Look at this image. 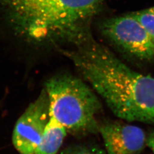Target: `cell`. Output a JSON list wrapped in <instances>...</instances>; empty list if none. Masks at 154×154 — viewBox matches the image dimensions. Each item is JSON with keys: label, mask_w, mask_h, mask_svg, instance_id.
<instances>
[{"label": "cell", "mask_w": 154, "mask_h": 154, "mask_svg": "<svg viewBox=\"0 0 154 154\" xmlns=\"http://www.w3.org/2000/svg\"><path fill=\"white\" fill-rule=\"evenodd\" d=\"M68 40L75 47L63 53L116 117L154 125V77L134 70L85 30Z\"/></svg>", "instance_id": "6da1fadb"}, {"label": "cell", "mask_w": 154, "mask_h": 154, "mask_svg": "<svg viewBox=\"0 0 154 154\" xmlns=\"http://www.w3.org/2000/svg\"><path fill=\"white\" fill-rule=\"evenodd\" d=\"M45 90L50 117L75 135L98 132L97 116L102 109L98 94L83 79L68 73L50 78Z\"/></svg>", "instance_id": "7a4b0ae2"}, {"label": "cell", "mask_w": 154, "mask_h": 154, "mask_svg": "<svg viewBox=\"0 0 154 154\" xmlns=\"http://www.w3.org/2000/svg\"><path fill=\"white\" fill-rule=\"evenodd\" d=\"M103 0H49L33 26L31 43L66 39L79 29V23L91 16Z\"/></svg>", "instance_id": "3957f363"}, {"label": "cell", "mask_w": 154, "mask_h": 154, "mask_svg": "<svg viewBox=\"0 0 154 154\" xmlns=\"http://www.w3.org/2000/svg\"><path fill=\"white\" fill-rule=\"evenodd\" d=\"M103 35L129 55L143 61L154 59V40L134 14L106 20L100 26Z\"/></svg>", "instance_id": "277c9868"}, {"label": "cell", "mask_w": 154, "mask_h": 154, "mask_svg": "<svg viewBox=\"0 0 154 154\" xmlns=\"http://www.w3.org/2000/svg\"><path fill=\"white\" fill-rule=\"evenodd\" d=\"M49 103L44 89L28 106L14 127L12 140L20 154H34L49 120Z\"/></svg>", "instance_id": "5b68a950"}, {"label": "cell", "mask_w": 154, "mask_h": 154, "mask_svg": "<svg viewBox=\"0 0 154 154\" xmlns=\"http://www.w3.org/2000/svg\"><path fill=\"white\" fill-rule=\"evenodd\" d=\"M106 154H139L146 146L147 137L140 127L120 121L99 125Z\"/></svg>", "instance_id": "8992f818"}, {"label": "cell", "mask_w": 154, "mask_h": 154, "mask_svg": "<svg viewBox=\"0 0 154 154\" xmlns=\"http://www.w3.org/2000/svg\"><path fill=\"white\" fill-rule=\"evenodd\" d=\"M66 134V128L50 117L34 154H57Z\"/></svg>", "instance_id": "52a82bcc"}, {"label": "cell", "mask_w": 154, "mask_h": 154, "mask_svg": "<svg viewBox=\"0 0 154 154\" xmlns=\"http://www.w3.org/2000/svg\"><path fill=\"white\" fill-rule=\"evenodd\" d=\"M132 14L154 40V6Z\"/></svg>", "instance_id": "ba28073f"}, {"label": "cell", "mask_w": 154, "mask_h": 154, "mask_svg": "<svg viewBox=\"0 0 154 154\" xmlns=\"http://www.w3.org/2000/svg\"><path fill=\"white\" fill-rule=\"evenodd\" d=\"M63 154H106L99 147L93 145L82 144L73 146L65 150Z\"/></svg>", "instance_id": "9c48e42d"}, {"label": "cell", "mask_w": 154, "mask_h": 154, "mask_svg": "<svg viewBox=\"0 0 154 154\" xmlns=\"http://www.w3.org/2000/svg\"><path fill=\"white\" fill-rule=\"evenodd\" d=\"M146 145L151 149L154 154V131L150 132L147 137Z\"/></svg>", "instance_id": "30bf717a"}]
</instances>
